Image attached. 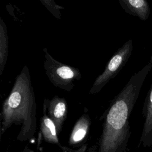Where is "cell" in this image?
Segmentation results:
<instances>
[{
	"mask_svg": "<svg viewBox=\"0 0 152 152\" xmlns=\"http://www.w3.org/2000/svg\"><path fill=\"white\" fill-rule=\"evenodd\" d=\"M152 68V55L148 63L131 76L105 112L97 152H126L131 135L129 119L143 83Z\"/></svg>",
	"mask_w": 152,
	"mask_h": 152,
	"instance_id": "6da1fadb",
	"label": "cell"
},
{
	"mask_svg": "<svg viewBox=\"0 0 152 152\" xmlns=\"http://www.w3.org/2000/svg\"><path fill=\"white\" fill-rule=\"evenodd\" d=\"M1 135L12 125L20 126L17 139L26 141L36 130V103L29 68L24 65L4 100L1 113Z\"/></svg>",
	"mask_w": 152,
	"mask_h": 152,
	"instance_id": "7a4b0ae2",
	"label": "cell"
},
{
	"mask_svg": "<svg viewBox=\"0 0 152 152\" xmlns=\"http://www.w3.org/2000/svg\"><path fill=\"white\" fill-rule=\"evenodd\" d=\"M43 51L45 55L43 66L50 83L61 90L71 91L74 86V81L80 80L82 77L80 71L56 60L50 55L47 48H45Z\"/></svg>",
	"mask_w": 152,
	"mask_h": 152,
	"instance_id": "3957f363",
	"label": "cell"
},
{
	"mask_svg": "<svg viewBox=\"0 0 152 152\" xmlns=\"http://www.w3.org/2000/svg\"><path fill=\"white\" fill-rule=\"evenodd\" d=\"M133 50L132 40L131 39L126 42L109 61L104 71L95 80L89 91L91 94L99 93L102 89L115 78L122 68L125 66Z\"/></svg>",
	"mask_w": 152,
	"mask_h": 152,
	"instance_id": "277c9868",
	"label": "cell"
},
{
	"mask_svg": "<svg viewBox=\"0 0 152 152\" xmlns=\"http://www.w3.org/2000/svg\"><path fill=\"white\" fill-rule=\"evenodd\" d=\"M43 112H46L54 122L58 133H60L68 115V104L65 99L59 97L57 95L50 100L45 98L43 103Z\"/></svg>",
	"mask_w": 152,
	"mask_h": 152,
	"instance_id": "5b68a950",
	"label": "cell"
},
{
	"mask_svg": "<svg viewBox=\"0 0 152 152\" xmlns=\"http://www.w3.org/2000/svg\"><path fill=\"white\" fill-rule=\"evenodd\" d=\"M142 114L144 122L139 145L152 149V84L144 99Z\"/></svg>",
	"mask_w": 152,
	"mask_h": 152,
	"instance_id": "8992f818",
	"label": "cell"
},
{
	"mask_svg": "<svg viewBox=\"0 0 152 152\" xmlns=\"http://www.w3.org/2000/svg\"><path fill=\"white\" fill-rule=\"evenodd\" d=\"M120 5L128 14L138 17L142 21L148 19L150 8L146 0H119Z\"/></svg>",
	"mask_w": 152,
	"mask_h": 152,
	"instance_id": "52a82bcc",
	"label": "cell"
},
{
	"mask_svg": "<svg viewBox=\"0 0 152 152\" xmlns=\"http://www.w3.org/2000/svg\"><path fill=\"white\" fill-rule=\"evenodd\" d=\"M91 119L87 113L82 115L75 122L69 138V144H79L87 137L90 128Z\"/></svg>",
	"mask_w": 152,
	"mask_h": 152,
	"instance_id": "ba28073f",
	"label": "cell"
},
{
	"mask_svg": "<svg viewBox=\"0 0 152 152\" xmlns=\"http://www.w3.org/2000/svg\"><path fill=\"white\" fill-rule=\"evenodd\" d=\"M40 130L42 137L45 141L58 145L62 148L58 139L56 126L54 122L45 112H43V115L40 120Z\"/></svg>",
	"mask_w": 152,
	"mask_h": 152,
	"instance_id": "9c48e42d",
	"label": "cell"
},
{
	"mask_svg": "<svg viewBox=\"0 0 152 152\" xmlns=\"http://www.w3.org/2000/svg\"><path fill=\"white\" fill-rule=\"evenodd\" d=\"M8 54V37L5 23L0 18V75L4 70Z\"/></svg>",
	"mask_w": 152,
	"mask_h": 152,
	"instance_id": "30bf717a",
	"label": "cell"
},
{
	"mask_svg": "<svg viewBox=\"0 0 152 152\" xmlns=\"http://www.w3.org/2000/svg\"><path fill=\"white\" fill-rule=\"evenodd\" d=\"M40 2L56 18H61L60 10L64 9L63 7L56 4L53 0H40Z\"/></svg>",
	"mask_w": 152,
	"mask_h": 152,
	"instance_id": "8fae6325",
	"label": "cell"
}]
</instances>
